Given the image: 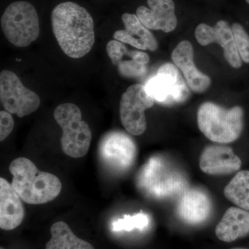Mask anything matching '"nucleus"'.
<instances>
[{
	"label": "nucleus",
	"mask_w": 249,
	"mask_h": 249,
	"mask_svg": "<svg viewBox=\"0 0 249 249\" xmlns=\"http://www.w3.org/2000/svg\"><path fill=\"white\" fill-rule=\"evenodd\" d=\"M52 30L64 53L83 58L95 42L94 24L88 10L71 1L60 3L52 13Z\"/></svg>",
	"instance_id": "1"
},
{
	"label": "nucleus",
	"mask_w": 249,
	"mask_h": 249,
	"mask_svg": "<svg viewBox=\"0 0 249 249\" xmlns=\"http://www.w3.org/2000/svg\"><path fill=\"white\" fill-rule=\"evenodd\" d=\"M11 186L27 204H42L53 200L62 190V183L53 174L40 171L29 159L20 157L11 162Z\"/></svg>",
	"instance_id": "2"
},
{
	"label": "nucleus",
	"mask_w": 249,
	"mask_h": 249,
	"mask_svg": "<svg viewBox=\"0 0 249 249\" xmlns=\"http://www.w3.org/2000/svg\"><path fill=\"white\" fill-rule=\"evenodd\" d=\"M137 183L142 193L157 199L181 195L188 186L183 174L169 161L158 156L151 157L142 167Z\"/></svg>",
	"instance_id": "3"
},
{
	"label": "nucleus",
	"mask_w": 249,
	"mask_h": 249,
	"mask_svg": "<svg viewBox=\"0 0 249 249\" xmlns=\"http://www.w3.org/2000/svg\"><path fill=\"white\" fill-rule=\"evenodd\" d=\"M197 124L209 140L229 143L235 142L242 134L244 111L239 106L227 109L213 103H204L198 109Z\"/></svg>",
	"instance_id": "4"
},
{
	"label": "nucleus",
	"mask_w": 249,
	"mask_h": 249,
	"mask_svg": "<svg viewBox=\"0 0 249 249\" xmlns=\"http://www.w3.org/2000/svg\"><path fill=\"white\" fill-rule=\"evenodd\" d=\"M54 119L62 129V151L73 158L84 157L89 151L91 131L82 120L80 108L73 103H65L55 108Z\"/></svg>",
	"instance_id": "5"
},
{
	"label": "nucleus",
	"mask_w": 249,
	"mask_h": 249,
	"mask_svg": "<svg viewBox=\"0 0 249 249\" xmlns=\"http://www.w3.org/2000/svg\"><path fill=\"white\" fill-rule=\"evenodd\" d=\"M6 38L18 47H26L40 35V22L36 9L31 3L18 1L6 8L1 18Z\"/></svg>",
	"instance_id": "6"
},
{
	"label": "nucleus",
	"mask_w": 249,
	"mask_h": 249,
	"mask_svg": "<svg viewBox=\"0 0 249 249\" xmlns=\"http://www.w3.org/2000/svg\"><path fill=\"white\" fill-rule=\"evenodd\" d=\"M145 87L154 101L162 106L181 104L186 102L191 95L178 67L171 63L162 65L157 74L147 80Z\"/></svg>",
	"instance_id": "7"
},
{
	"label": "nucleus",
	"mask_w": 249,
	"mask_h": 249,
	"mask_svg": "<svg viewBox=\"0 0 249 249\" xmlns=\"http://www.w3.org/2000/svg\"><path fill=\"white\" fill-rule=\"evenodd\" d=\"M0 99L5 110L19 118L34 112L40 107V96L27 89L14 72L3 70L0 73Z\"/></svg>",
	"instance_id": "8"
},
{
	"label": "nucleus",
	"mask_w": 249,
	"mask_h": 249,
	"mask_svg": "<svg viewBox=\"0 0 249 249\" xmlns=\"http://www.w3.org/2000/svg\"><path fill=\"white\" fill-rule=\"evenodd\" d=\"M154 101L147 93L145 85L134 84L129 87L121 96L120 118L128 133L142 135L147 127L145 111L153 107Z\"/></svg>",
	"instance_id": "9"
},
{
	"label": "nucleus",
	"mask_w": 249,
	"mask_h": 249,
	"mask_svg": "<svg viewBox=\"0 0 249 249\" xmlns=\"http://www.w3.org/2000/svg\"><path fill=\"white\" fill-rule=\"evenodd\" d=\"M137 152L133 139L118 131L106 134L98 146V153L103 164L108 169L118 173L131 168L137 157Z\"/></svg>",
	"instance_id": "10"
},
{
	"label": "nucleus",
	"mask_w": 249,
	"mask_h": 249,
	"mask_svg": "<svg viewBox=\"0 0 249 249\" xmlns=\"http://www.w3.org/2000/svg\"><path fill=\"white\" fill-rule=\"evenodd\" d=\"M195 35L196 41L202 46L217 42L224 49V56L231 66L236 69L242 67V59L236 46L232 29L226 21H219L213 27L200 24L196 27Z\"/></svg>",
	"instance_id": "11"
},
{
	"label": "nucleus",
	"mask_w": 249,
	"mask_h": 249,
	"mask_svg": "<svg viewBox=\"0 0 249 249\" xmlns=\"http://www.w3.org/2000/svg\"><path fill=\"white\" fill-rule=\"evenodd\" d=\"M106 52L121 76L137 78L146 73V65L150 61L148 54L140 51H129L123 42L116 40L108 42Z\"/></svg>",
	"instance_id": "12"
},
{
	"label": "nucleus",
	"mask_w": 249,
	"mask_h": 249,
	"mask_svg": "<svg viewBox=\"0 0 249 249\" xmlns=\"http://www.w3.org/2000/svg\"><path fill=\"white\" fill-rule=\"evenodd\" d=\"M148 8L139 6L137 16L148 29L161 30L165 33L175 30L178 25L173 0H147Z\"/></svg>",
	"instance_id": "13"
},
{
	"label": "nucleus",
	"mask_w": 249,
	"mask_h": 249,
	"mask_svg": "<svg viewBox=\"0 0 249 249\" xmlns=\"http://www.w3.org/2000/svg\"><path fill=\"white\" fill-rule=\"evenodd\" d=\"M242 161L231 147L209 145L204 149L199 160L203 173L211 175H229L240 169Z\"/></svg>",
	"instance_id": "14"
},
{
	"label": "nucleus",
	"mask_w": 249,
	"mask_h": 249,
	"mask_svg": "<svg viewBox=\"0 0 249 249\" xmlns=\"http://www.w3.org/2000/svg\"><path fill=\"white\" fill-rule=\"evenodd\" d=\"M211 208V201L206 192L200 188H190L181 195L177 213L187 224H199L209 218Z\"/></svg>",
	"instance_id": "15"
},
{
	"label": "nucleus",
	"mask_w": 249,
	"mask_h": 249,
	"mask_svg": "<svg viewBox=\"0 0 249 249\" xmlns=\"http://www.w3.org/2000/svg\"><path fill=\"white\" fill-rule=\"evenodd\" d=\"M172 60L183 72L188 86L194 92L204 93L209 89L211 78L196 68L191 42L187 40L180 42L172 53Z\"/></svg>",
	"instance_id": "16"
},
{
	"label": "nucleus",
	"mask_w": 249,
	"mask_h": 249,
	"mask_svg": "<svg viewBox=\"0 0 249 249\" xmlns=\"http://www.w3.org/2000/svg\"><path fill=\"white\" fill-rule=\"evenodd\" d=\"M20 196L5 178H0V228L14 230L24 219V208Z\"/></svg>",
	"instance_id": "17"
},
{
	"label": "nucleus",
	"mask_w": 249,
	"mask_h": 249,
	"mask_svg": "<svg viewBox=\"0 0 249 249\" xmlns=\"http://www.w3.org/2000/svg\"><path fill=\"white\" fill-rule=\"evenodd\" d=\"M122 21L124 29L114 33L113 37L115 40L142 50L149 49L152 52L157 50V41L148 29L142 24L137 15L124 14Z\"/></svg>",
	"instance_id": "18"
},
{
	"label": "nucleus",
	"mask_w": 249,
	"mask_h": 249,
	"mask_svg": "<svg viewBox=\"0 0 249 249\" xmlns=\"http://www.w3.org/2000/svg\"><path fill=\"white\" fill-rule=\"evenodd\" d=\"M249 233V213L235 207L226 211L215 229L217 238L225 242H233Z\"/></svg>",
	"instance_id": "19"
},
{
	"label": "nucleus",
	"mask_w": 249,
	"mask_h": 249,
	"mask_svg": "<svg viewBox=\"0 0 249 249\" xmlns=\"http://www.w3.org/2000/svg\"><path fill=\"white\" fill-rule=\"evenodd\" d=\"M52 238L45 249H95L91 244L75 235L64 222H58L51 227Z\"/></svg>",
	"instance_id": "20"
},
{
	"label": "nucleus",
	"mask_w": 249,
	"mask_h": 249,
	"mask_svg": "<svg viewBox=\"0 0 249 249\" xmlns=\"http://www.w3.org/2000/svg\"><path fill=\"white\" fill-rule=\"evenodd\" d=\"M224 196L240 209L249 211V171L242 170L224 188Z\"/></svg>",
	"instance_id": "21"
},
{
	"label": "nucleus",
	"mask_w": 249,
	"mask_h": 249,
	"mask_svg": "<svg viewBox=\"0 0 249 249\" xmlns=\"http://www.w3.org/2000/svg\"><path fill=\"white\" fill-rule=\"evenodd\" d=\"M150 219L148 216L143 213L134 214V215H124L122 219H118L112 223V230L114 231H131L134 229L142 231L148 227Z\"/></svg>",
	"instance_id": "22"
},
{
	"label": "nucleus",
	"mask_w": 249,
	"mask_h": 249,
	"mask_svg": "<svg viewBox=\"0 0 249 249\" xmlns=\"http://www.w3.org/2000/svg\"><path fill=\"white\" fill-rule=\"evenodd\" d=\"M231 29L241 59L246 63H249V36L238 23H234Z\"/></svg>",
	"instance_id": "23"
},
{
	"label": "nucleus",
	"mask_w": 249,
	"mask_h": 249,
	"mask_svg": "<svg viewBox=\"0 0 249 249\" xmlns=\"http://www.w3.org/2000/svg\"><path fill=\"white\" fill-rule=\"evenodd\" d=\"M14 121L12 116L6 111H0V141L3 142L12 132Z\"/></svg>",
	"instance_id": "24"
},
{
	"label": "nucleus",
	"mask_w": 249,
	"mask_h": 249,
	"mask_svg": "<svg viewBox=\"0 0 249 249\" xmlns=\"http://www.w3.org/2000/svg\"><path fill=\"white\" fill-rule=\"evenodd\" d=\"M246 1L249 4V0H246Z\"/></svg>",
	"instance_id": "25"
},
{
	"label": "nucleus",
	"mask_w": 249,
	"mask_h": 249,
	"mask_svg": "<svg viewBox=\"0 0 249 249\" xmlns=\"http://www.w3.org/2000/svg\"><path fill=\"white\" fill-rule=\"evenodd\" d=\"M3 249V248H1V249Z\"/></svg>",
	"instance_id": "26"
},
{
	"label": "nucleus",
	"mask_w": 249,
	"mask_h": 249,
	"mask_svg": "<svg viewBox=\"0 0 249 249\" xmlns=\"http://www.w3.org/2000/svg\"></svg>",
	"instance_id": "27"
}]
</instances>
